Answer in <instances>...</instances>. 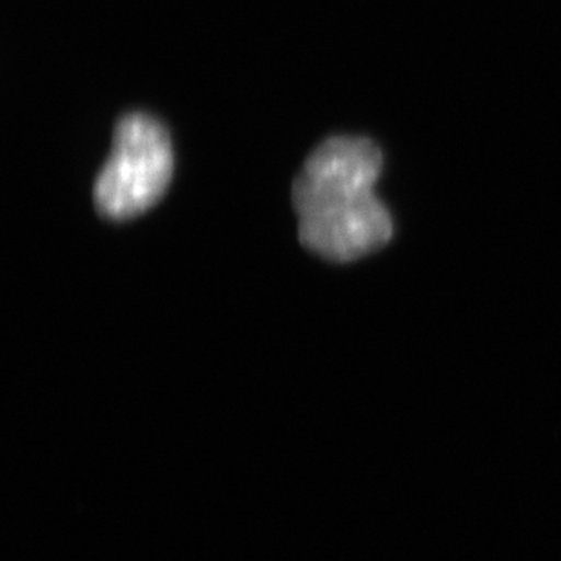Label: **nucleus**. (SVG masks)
Masks as SVG:
<instances>
[{
	"label": "nucleus",
	"mask_w": 561,
	"mask_h": 561,
	"mask_svg": "<svg viewBox=\"0 0 561 561\" xmlns=\"http://www.w3.org/2000/svg\"><path fill=\"white\" fill-rule=\"evenodd\" d=\"M381 151L364 137H331L309 154L293 182L298 237L308 250L350 262L392 237L391 213L375 195Z\"/></svg>",
	"instance_id": "f257e3e1"
},
{
	"label": "nucleus",
	"mask_w": 561,
	"mask_h": 561,
	"mask_svg": "<svg viewBox=\"0 0 561 561\" xmlns=\"http://www.w3.org/2000/svg\"><path fill=\"white\" fill-rule=\"evenodd\" d=\"M171 175L173 149L165 127L146 113L124 115L93 187L96 209L112 220L137 217L160 201Z\"/></svg>",
	"instance_id": "f03ea898"
}]
</instances>
